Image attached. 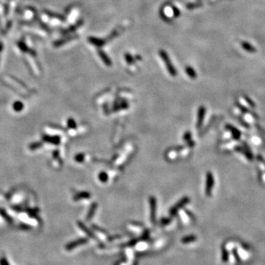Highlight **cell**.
Instances as JSON below:
<instances>
[{
	"label": "cell",
	"instance_id": "cell-1",
	"mask_svg": "<svg viewBox=\"0 0 265 265\" xmlns=\"http://www.w3.org/2000/svg\"><path fill=\"white\" fill-rule=\"evenodd\" d=\"M214 185V175L211 172H208L206 174V194L207 196H211L213 187Z\"/></svg>",
	"mask_w": 265,
	"mask_h": 265
},
{
	"label": "cell",
	"instance_id": "cell-2",
	"mask_svg": "<svg viewBox=\"0 0 265 265\" xmlns=\"http://www.w3.org/2000/svg\"><path fill=\"white\" fill-rule=\"evenodd\" d=\"M189 202V198L187 197H185L181 199L178 203L175 204L173 207L171 208L170 211V214L171 216H175V214L178 213V211L181 208H183V206L186 205V204Z\"/></svg>",
	"mask_w": 265,
	"mask_h": 265
},
{
	"label": "cell",
	"instance_id": "cell-3",
	"mask_svg": "<svg viewBox=\"0 0 265 265\" xmlns=\"http://www.w3.org/2000/svg\"><path fill=\"white\" fill-rule=\"evenodd\" d=\"M150 220L153 223L155 222V217H156V203L155 197H151L150 198Z\"/></svg>",
	"mask_w": 265,
	"mask_h": 265
},
{
	"label": "cell",
	"instance_id": "cell-4",
	"mask_svg": "<svg viewBox=\"0 0 265 265\" xmlns=\"http://www.w3.org/2000/svg\"><path fill=\"white\" fill-rule=\"evenodd\" d=\"M206 114V108L203 106L200 107L199 110H198V114H197V128H200V127L203 125V122L204 120V116Z\"/></svg>",
	"mask_w": 265,
	"mask_h": 265
},
{
	"label": "cell",
	"instance_id": "cell-5",
	"mask_svg": "<svg viewBox=\"0 0 265 265\" xmlns=\"http://www.w3.org/2000/svg\"><path fill=\"white\" fill-rule=\"evenodd\" d=\"M93 229H94V231L96 233V235H97V237H99L101 239H103V240L105 239L106 238L108 237L107 232H105V231L103 230V229L99 228V227L97 226V225H94Z\"/></svg>",
	"mask_w": 265,
	"mask_h": 265
},
{
	"label": "cell",
	"instance_id": "cell-6",
	"mask_svg": "<svg viewBox=\"0 0 265 265\" xmlns=\"http://www.w3.org/2000/svg\"><path fill=\"white\" fill-rule=\"evenodd\" d=\"M241 46L245 51L248 52L250 53H256V49L255 47H253V45L250 44V43L246 42V41H242L241 42Z\"/></svg>",
	"mask_w": 265,
	"mask_h": 265
},
{
	"label": "cell",
	"instance_id": "cell-7",
	"mask_svg": "<svg viewBox=\"0 0 265 265\" xmlns=\"http://www.w3.org/2000/svg\"><path fill=\"white\" fill-rule=\"evenodd\" d=\"M86 242H87L86 239H78V240L74 241V242L69 244V245H67V249L68 250H72V249H74V248L76 247V246L83 245V244H85Z\"/></svg>",
	"mask_w": 265,
	"mask_h": 265
},
{
	"label": "cell",
	"instance_id": "cell-8",
	"mask_svg": "<svg viewBox=\"0 0 265 265\" xmlns=\"http://www.w3.org/2000/svg\"><path fill=\"white\" fill-rule=\"evenodd\" d=\"M97 203H94L91 206L90 209L89 210V212H88V214H87V217H86L87 220H90L93 217V216L94 215L96 211H97Z\"/></svg>",
	"mask_w": 265,
	"mask_h": 265
},
{
	"label": "cell",
	"instance_id": "cell-9",
	"mask_svg": "<svg viewBox=\"0 0 265 265\" xmlns=\"http://www.w3.org/2000/svg\"><path fill=\"white\" fill-rule=\"evenodd\" d=\"M196 239H197V238H196L195 236L194 235L187 236V237L182 238V239H181V242L183 244H189V243L194 242Z\"/></svg>",
	"mask_w": 265,
	"mask_h": 265
},
{
	"label": "cell",
	"instance_id": "cell-10",
	"mask_svg": "<svg viewBox=\"0 0 265 265\" xmlns=\"http://www.w3.org/2000/svg\"><path fill=\"white\" fill-rule=\"evenodd\" d=\"M80 227L81 228V229H83V230L84 231L85 233H86V234H87L88 236H89V237L93 238V239H95V236H94V234H93V233H92V232H91L90 231L88 230L87 228H86V227L84 225H83L82 223H80Z\"/></svg>",
	"mask_w": 265,
	"mask_h": 265
},
{
	"label": "cell",
	"instance_id": "cell-11",
	"mask_svg": "<svg viewBox=\"0 0 265 265\" xmlns=\"http://www.w3.org/2000/svg\"><path fill=\"white\" fill-rule=\"evenodd\" d=\"M91 195L90 194L88 193V192H81L79 194V195H76V197H75V199L79 200V199H86V198H90Z\"/></svg>",
	"mask_w": 265,
	"mask_h": 265
},
{
	"label": "cell",
	"instance_id": "cell-12",
	"mask_svg": "<svg viewBox=\"0 0 265 265\" xmlns=\"http://www.w3.org/2000/svg\"><path fill=\"white\" fill-rule=\"evenodd\" d=\"M99 180L103 183L106 182L108 181V175L104 172H100L99 174Z\"/></svg>",
	"mask_w": 265,
	"mask_h": 265
},
{
	"label": "cell",
	"instance_id": "cell-13",
	"mask_svg": "<svg viewBox=\"0 0 265 265\" xmlns=\"http://www.w3.org/2000/svg\"><path fill=\"white\" fill-rule=\"evenodd\" d=\"M183 139H184L185 141H190L191 140V133L189 132L186 133L185 135H184V137H183Z\"/></svg>",
	"mask_w": 265,
	"mask_h": 265
},
{
	"label": "cell",
	"instance_id": "cell-14",
	"mask_svg": "<svg viewBox=\"0 0 265 265\" xmlns=\"http://www.w3.org/2000/svg\"><path fill=\"white\" fill-rule=\"evenodd\" d=\"M188 74H189V75H190L191 76V78H196V74H195V73L193 72V70H191V69H189V72H188Z\"/></svg>",
	"mask_w": 265,
	"mask_h": 265
},
{
	"label": "cell",
	"instance_id": "cell-15",
	"mask_svg": "<svg viewBox=\"0 0 265 265\" xmlns=\"http://www.w3.org/2000/svg\"><path fill=\"white\" fill-rule=\"evenodd\" d=\"M170 222V220L169 219H163L161 220V223L163 225H166Z\"/></svg>",
	"mask_w": 265,
	"mask_h": 265
},
{
	"label": "cell",
	"instance_id": "cell-16",
	"mask_svg": "<svg viewBox=\"0 0 265 265\" xmlns=\"http://www.w3.org/2000/svg\"><path fill=\"white\" fill-rule=\"evenodd\" d=\"M76 158H79V159L77 160L78 161H83V158H84V155H78L76 157Z\"/></svg>",
	"mask_w": 265,
	"mask_h": 265
}]
</instances>
